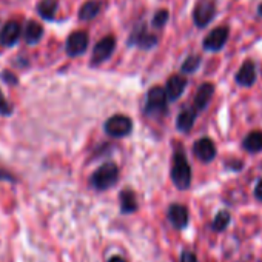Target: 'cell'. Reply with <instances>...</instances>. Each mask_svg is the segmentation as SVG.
<instances>
[{
    "mask_svg": "<svg viewBox=\"0 0 262 262\" xmlns=\"http://www.w3.org/2000/svg\"><path fill=\"white\" fill-rule=\"evenodd\" d=\"M138 208V202H136V196L131 190H123L120 193V210L122 213L128 214V213H133Z\"/></svg>",
    "mask_w": 262,
    "mask_h": 262,
    "instance_id": "20",
    "label": "cell"
},
{
    "mask_svg": "<svg viewBox=\"0 0 262 262\" xmlns=\"http://www.w3.org/2000/svg\"><path fill=\"white\" fill-rule=\"evenodd\" d=\"M187 88V79L184 76H171L167 82L165 93L170 102L178 100Z\"/></svg>",
    "mask_w": 262,
    "mask_h": 262,
    "instance_id": "12",
    "label": "cell"
},
{
    "mask_svg": "<svg viewBox=\"0 0 262 262\" xmlns=\"http://www.w3.org/2000/svg\"><path fill=\"white\" fill-rule=\"evenodd\" d=\"M171 181L179 190H187L191 184V168L182 151H178L173 158Z\"/></svg>",
    "mask_w": 262,
    "mask_h": 262,
    "instance_id": "1",
    "label": "cell"
},
{
    "mask_svg": "<svg viewBox=\"0 0 262 262\" xmlns=\"http://www.w3.org/2000/svg\"><path fill=\"white\" fill-rule=\"evenodd\" d=\"M20 39V25L16 20L8 22L0 30V45L2 47H14Z\"/></svg>",
    "mask_w": 262,
    "mask_h": 262,
    "instance_id": "11",
    "label": "cell"
},
{
    "mask_svg": "<svg viewBox=\"0 0 262 262\" xmlns=\"http://www.w3.org/2000/svg\"><path fill=\"white\" fill-rule=\"evenodd\" d=\"M228 34H230V30L228 27H219L216 30H213L204 40V48L207 51H219L224 48V45L227 43L228 40Z\"/></svg>",
    "mask_w": 262,
    "mask_h": 262,
    "instance_id": "9",
    "label": "cell"
},
{
    "mask_svg": "<svg viewBox=\"0 0 262 262\" xmlns=\"http://www.w3.org/2000/svg\"><path fill=\"white\" fill-rule=\"evenodd\" d=\"M102 8V2L100 0H88L82 5V8L79 10V19L80 20H91L94 19Z\"/></svg>",
    "mask_w": 262,
    "mask_h": 262,
    "instance_id": "18",
    "label": "cell"
},
{
    "mask_svg": "<svg viewBox=\"0 0 262 262\" xmlns=\"http://www.w3.org/2000/svg\"><path fill=\"white\" fill-rule=\"evenodd\" d=\"M216 16V5L213 2H202L198 4L194 11H193V20L194 25L199 28L207 27Z\"/></svg>",
    "mask_w": 262,
    "mask_h": 262,
    "instance_id": "8",
    "label": "cell"
},
{
    "mask_svg": "<svg viewBox=\"0 0 262 262\" xmlns=\"http://www.w3.org/2000/svg\"><path fill=\"white\" fill-rule=\"evenodd\" d=\"M167 22H168V11L167 10H159L153 17V27H156V28L165 27Z\"/></svg>",
    "mask_w": 262,
    "mask_h": 262,
    "instance_id": "24",
    "label": "cell"
},
{
    "mask_svg": "<svg viewBox=\"0 0 262 262\" xmlns=\"http://www.w3.org/2000/svg\"><path fill=\"white\" fill-rule=\"evenodd\" d=\"M24 34H25V40H27L28 45H36V43L40 42V39H42V36H43V28H42V25H39L37 22L30 20V22L27 24V27H25Z\"/></svg>",
    "mask_w": 262,
    "mask_h": 262,
    "instance_id": "19",
    "label": "cell"
},
{
    "mask_svg": "<svg viewBox=\"0 0 262 262\" xmlns=\"http://www.w3.org/2000/svg\"><path fill=\"white\" fill-rule=\"evenodd\" d=\"M108 262H125V260H123L122 257H119V256H114V257H111Z\"/></svg>",
    "mask_w": 262,
    "mask_h": 262,
    "instance_id": "30",
    "label": "cell"
},
{
    "mask_svg": "<svg viewBox=\"0 0 262 262\" xmlns=\"http://www.w3.org/2000/svg\"><path fill=\"white\" fill-rule=\"evenodd\" d=\"M236 83L241 86H251L256 82V68L251 60H245L234 76Z\"/></svg>",
    "mask_w": 262,
    "mask_h": 262,
    "instance_id": "13",
    "label": "cell"
},
{
    "mask_svg": "<svg viewBox=\"0 0 262 262\" xmlns=\"http://www.w3.org/2000/svg\"><path fill=\"white\" fill-rule=\"evenodd\" d=\"M167 103L168 97L167 93L162 86H153L147 93V100H145V113L148 116L153 114H165L167 113Z\"/></svg>",
    "mask_w": 262,
    "mask_h": 262,
    "instance_id": "3",
    "label": "cell"
},
{
    "mask_svg": "<svg viewBox=\"0 0 262 262\" xmlns=\"http://www.w3.org/2000/svg\"><path fill=\"white\" fill-rule=\"evenodd\" d=\"M119 179V168L116 164L113 162H106L103 165H100L91 176V185L93 188L99 190V191H103V190H108L111 188Z\"/></svg>",
    "mask_w": 262,
    "mask_h": 262,
    "instance_id": "2",
    "label": "cell"
},
{
    "mask_svg": "<svg viewBox=\"0 0 262 262\" xmlns=\"http://www.w3.org/2000/svg\"><path fill=\"white\" fill-rule=\"evenodd\" d=\"M2 79H4L7 83H10V85H16V83H17V77H16L14 74L8 73V71H4V73H2Z\"/></svg>",
    "mask_w": 262,
    "mask_h": 262,
    "instance_id": "27",
    "label": "cell"
},
{
    "mask_svg": "<svg viewBox=\"0 0 262 262\" xmlns=\"http://www.w3.org/2000/svg\"><path fill=\"white\" fill-rule=\"evenodd\" d=\"M116 48V37L114 36H106L103 37L100 42L96 43L94 50H93V56H91V65H100L105 60H108L113 54Z\"/></svg>",
    "mask_w": 262,
    "mask_h": 262,
    "instance_id": "5",
    "label": "cell"
},
{
    "mask_svg": "<svg viewBox=\"0 0 262 262\" xmlns=\"http://www.w3.org/2000/svg\"><path fill=\"white\" fill-rule=\"evenodd\" d=\"M213 94H214V85H213V83H208V82H207V83H202V85L198 88L196 94H194V108H196L198 111L205 110V108L208 106V103H210Z\"/></svg>",
    "mask_w": 262,
    "mask_h": 262,
    "instance_id": "14",
    "label": "cell"
},
{
    "mask_svg": "<svg viewBox=\"0 0 262 262\" xmlns=\"http://www.w3.org/2000/svg\"><path fill=\"white\" fill-rule=\"evenodd\" d=\"M181 262H198V259H196V256H194V253L193 251H184L182 253V256H181Z\"/></svg>",
    "mask_w": 262,
    "mask_h": 262,
    "instance_id": "26",
    "label": "cell"
},
{
    "mask_svg": "<svg viewBox=\"0 0 262 262\" xmlns=\"http://www.w3.org/2000/svg\"><path fill=\"white\" fill-rule=\"evenodd\" d=\"M196 116H198V110L193 106V108H187L184 110L179 116H178V129L182 131V133H188V131L193 128L194 125V120H196Z\"/></svg>",
    "mask_w": 262,
    "mask_h": 262,
    "instance_id": "16",
    "label": "cell"
},
{
    "mask_svg": "<svg viewBox=\"0 0 262 262\" xmlns=\"http://www.w3.org/2000/svg\"><path fill=\"white\" fill-rule=\"evenodd\" d=\"M129 45H136L142 50H151L158 45V37L150 34L147 31V27L144 24L138 25L129 36Z\"/></svg>",
    "mask_w": 262,
    "mask_h": 262,
    "instance_id": "7",
    "label": "cell"
},
{
    "mask_svg": "<svg viewBox=\"0 0 262 262\" xmlns=\"http://www.w3.org/2000/svg\"><path fill=\"white\" fill-rule=\"evenodd\" d=\"M56 11H57V0H40V4L37 5V13L45 20H53Z\"/></svg>",
    "mask_w": 262,
    "mask_h": 262,
    "instance_id": "21",
    "label": "cell"
},
{
    "mask_svg": "<svg viewBox=\"0 0 262 262\" xmlns=\"http://www.w3.org/2000/svg\"><path fill=\"white\" fill-rule=\"evenodd\" d=\"M199 67H201V57L196 56V54H193V56H188V57L184 60V63H182V71L187 73V74H190V73H194Z\"/></svg>",
    "mask_w": 262,
    "mask_h": 262,
    "instance_id": "23",
    "label": "cell"
},
{
    "mask_svg": "<svg viewBox=\"0 0 262 262\" xmlns=\"http://www.w3.org/2000/svg\"><path fill=\"white\" fill-rule=\"evenodd\" d=\"M14 111V106L5 99L2 90H0V114H4V116H11Z\"/></svg>",
    "mask_w": 262,
    "mask_h": 262,
    "instance_id": "25",
    "label": "cell"
},
{
    "mask_svg": "<svg viewBox=\"0 0 262 262\" xmlns=\"http://www.w3.org/2000/svg\"><path fill=\"white\" fill-rule=\"evenodd\" d=\"M193 150H194L196 158L201 159L202 162H211L216 158V145L208 138H202V139L196 141Z\"/></svg>",
    "mask_w": 262,
    "mask_h": 262,
    "instance_id": "10",
    "label": "cell"
},
{
    "mask_svg": "<svg viewBox=\"0 0 262 262\" xmlns=\"http://www.w3.org/2000/svg\"><path fill=\"white\" fill-rule=\"evenodd\" d=\"M131 129H133V122L122 114H116L105 122V133L111 138H125L131 133Z\"/></svg>",
    "mask_w": 262,
    "mask_h": 262,
    "instance_id": "4",
    "label": "cell"
},
{
    "mask_svg": "<svg viewBox=\"0 0 262 262\" xmlns=\"http://www.w3.org/2000/svg\"><path fill=\"white\" fill-rule=\"evenodd\" d=\"M257 14H259L260 17H262V4H260V5L257 7Z\"/></svg>",
    "mask_w": 262,
    "mask_h": 262,
    "instance_id": "31",
    "label": "cell"
},
{
    "mask_svg": "<svg viewBox=\"0 0 262 262\" xmlns=\"http://www.w3.org/2000/svg\"><path fill=\"white\" fill-rule=\"evenodd\" d=\"M0 181H10V182H16L14 176H13L10 171L4 170L2 167H0Z\"/></svg>",
    "mask_w": 262,
    "mask_h": 262,
    "instance_id": "28",
    "label": "cell"
},
{
    "mask_svg": "<svg viewBox=\"0 0 262 262\" xmlns=\"http://www.w3.org/2000/svg\"><path fill=\"white\" fill-rule=\"evenodd\" d=\"M168 219L178 230H182L188 224V210L184 205L173 204L168 208Z\"/></svg>",
    "mask_w": 262,
    "mask_h": 262,
    "instance_id": "15",
    "label": "cell"
},
{
    "mask_svg": "<svg viewBox=\"0 0 262 262\" xmlns=\"http://www.w3.org/2000/svg\"><path fill=\"white\" fill-rule=\"evenodd\" d=\"M254 196H256V199H259V201H262V179L256 184V187H254Z\"/></svg>",
    "mask_w": 262,
    "mask_h": 262,
    "instance_id": "29",
    "label": "cell"
},
{
    "mask_svg": "<svg viewBox=\"0 0 262 262\" xmlns=\"http://www.w3.org/2000/svg\"><path fill=\"white\" fill-rule=\"evenodd\" d=\"M242 147L248 153H259L262 151V131H251L245 136Z\"/></svg>",
    "mask_w": 262,
    "mask_h": 262,
    "instance_id": "17",
    "label": "cell"
},
{
    "mask_svg": "<svg viewBox=\"0 0 262 262\" xmlns=\"http://www.w3.org/2000/svg\"><path fill=\"white\" fill-rule=\"evenodd\" d=\"M88 48V34L85 31H76L68 36L65 43V51L70 57L82 56Z\"/></svg>",
    "mask_w": 262,
    "mask_h": 262,
    "instance_id": "6",
    "label": "cell"
},
{
    "mask_svg": "<svg viewBox=\"0 0 262 262\" xmlns=\"http://www.w3.org/2000/svg\"><path fill=\"white\" fill-rule=\"evenodd\" d=\"M230 224V213L222 210L216 214L214 221H213V230L214 231H224Z\"/></svg>",
    "mask_w": 262,
    "mask_h": 262,
    "instance_id": "22",
    "label": "cell"
}]
</instances>
